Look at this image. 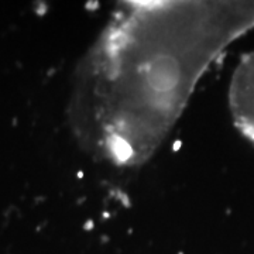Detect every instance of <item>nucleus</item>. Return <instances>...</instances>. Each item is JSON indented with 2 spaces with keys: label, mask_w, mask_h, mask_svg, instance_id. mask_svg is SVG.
Wrapping results in <instances>:
<instances>
[{
  "label": "nucleus",
  "mask_w": 254,
  "mask_h": 254,
  "mask_svg": "<svg viewBox=\"0 0 254 254\" xmlns=\"http://www.w3.org/2000/svg\"><path fill=\"white\" fill-rule=\"evenodd\" d=\"M229 109L237 130L254 144V51L243 55L233 71Z\"/></svg>",
  "instance_id": "2"
},
{
  "label": "nucleus",
  "mask_w": 254,
  "mask_h": 254,
  "mask_svg": "<svg viewBox=\"0 0 254 254\" xmlns=\"http://www.w3.org/2000/svg\"><path fill=\"white\" fill-rule=\"evenodd\" d=\"M253 28L254 1L120 3L73 72L76 141L102 163L144 164L212 64Z\"/></svg>",
  "instance_id": "1"
}]
</instances>
